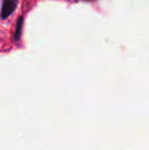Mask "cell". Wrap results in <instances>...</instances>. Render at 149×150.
I'll use <instances>...</instances> for the list:
<instances>
[{
    "instance_id": "6da1fadb",
    "label": "cell",
    "mask_w": 149,
    "mask_h": 150,
    "mask_svg": "<svg viewBox=\"0 0 149 150\" xmlns=\"http://www.w3.org/2000/svg\"><path fill=\"white\" fill-rule=\"evenodd\" d=\"M18 4V0H3L2 1L1 12H0V18L2 20H6L8 16L13 13Z\"/></svg>"
},
{
    "instance_id": "7a4b0ae2",
    "label": "cell",
    "mask_w": 149,
    "mask_h": 150,
    "mask_svg": "<svg viewBox=\"0 0 149 150\" xmlns=\"http://www.w3.org/2000/svg\"><path fill=\"white\" fill-rule=\"evenodd\" d=\"M23 22H24V20H23V18L20 16V18H18V23H16V33H14V40H16V42H18L20 38L22 28H23Z\"/></svg>"
}]
</instances>
